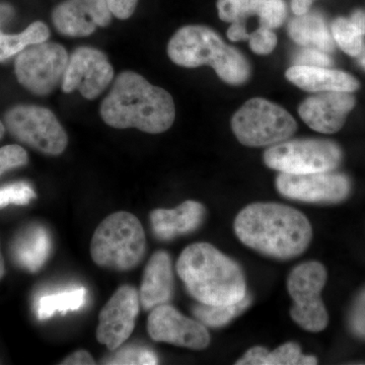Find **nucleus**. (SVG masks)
<instances>
[{
  "mask_svg": "<svg viewBox=\"0 0 365 365\" xmlns=\"http://www.w3.org/2000/svg\"><path fill=\"white\" fill-rule=\"evenodd\" d=\"M235 232L249 248L280 260L304 253L313 237L306 216L276 203H255L242 209L235 218Z\"/></svg>",
  "mask_w": 365,
  "mask_h": 365,
  "instance_id": "1",
  "label": "nucleus"
},
{
  "mask_svg": "<svg viewBox=\"0 0 365 365\" xmlns=\"http://www.w3.org/2000/svg\"><path fill=\"white\" fill-rule=\"evenodd\" d=\"M100 112L105 123L113 128H137L150 134L167 131L176 117L172 96L134 71L118 76Z\"/></svg>",
  "mask_w": 365,
  "mask_h": 365,
  "instance_id": "2",
  "label": "nucleus"
},
{
  "mask_svg": "<svg viewBox=\"0 0 365 365\" xmlns=\"http://www.w3.org/2000/svg\"><path fill=\"white\" fill-rule=\"evenodd\" d=\"M177 271L189 294L199 304L225 306L247 295L241 267L207 242H197L182 252Z\"/></svg>",
  "mask_w": 365,
  "mask_h": 365,
  "instance_id": "3",
  "label": "nucleus"
},
{
  "mask_svg": "<svg viewBox=\"0 0 365 365\" xmlns=\"http://www.w3.org/2000/svg\"><path fill=\"white\" fill-rule=\"evenodd\" d=\"M168 55L177 66H211L218 78L230 85H242L251 76V66L244 55L205 26L180 29L170 40Z\"/></svg>",
  "mask_w": 365,
  "mask_h": 365,
  "instance_id": "4",
  "label": "nucleus"
},
{
  "mask_svg": "<svg viewBox=\"0 0 365 365\" xmlns=\"http://www.w3.org/2000/svg\"><path fill=\"white\" fill-rule=\"evenodd\" d=\"M146 251L145 234L135 215L113 213L96 230L91 242L93 261L103 268L130 271L143 261Z\"/></svg>",
  "mask_w": 365,
  "mask_h": 365,
  "instance_id": "5",
  "label": "nucleus"
},
{
  "mask_svg": "<svg viewBox=\"0 0 365 365\" xmlns=\"http://www.w3.org/2000/svg\"><path fill=\"white\" fill-rule=\"evenodd\" d=\"M240 143L251 148L273 145L287 140L297 131L294 117L280 106L265 98H251L232 119Z\"/></svg>",
  "mask_w": 365,
  "mask_h": 365,
  "instance_id": "6",
  "label": "nucleus"
},
{
  "mask_svg": "<svg viewBox=\"0 0 365 365\" xmlns=\"http://www.w3.org/2000/svg\"><path fill=\"white\" fill-rule=\"evenodd\" d=\"M4 124L14 138L45 155H61L68 144L66 130L47 108L16 106L7 111Z\"/></svg>",
  "mask_w": 365,
  "mask_h": 365,
  "instance_id": "7",
  "label": "nucleus"
},
{
  "mask_svg": "<svg viewBox=\"0 0 365 365\" xmlns=\"http://www.w3.org/2000/svg\"><path fill=\"white\" fill-rule=\"evenodd\" d=\"M342 160L337 144L319 139H302L275 144L266 150L264 162L270 169L287 174L332 172Z\"/></svg>",
  "mask_w": 365,
  "mask_h": 365,
  "instance_id": "8",
  "label": "nucleus"
},
{
  "mask_svg": "<svg viewBox=\"0 0 365 365\" xmlns=\"http://www.w3.org/2000/svg\"><path fill=\"white\" fill-rule=\"evenodd\" d=\"M326 281V269L318 262L297 266L288 277V292L294 300L290 316L309 332H321L328 326V313L321 299Z\"/></svg>",
  "mask_w": 365,
  "mask_h": 365,
  "instance_id": "9",
  "label": "nucleus"
},
{
  "mask_svg": "<svg viewBox=\"0 0 365 365\" xmlns=\"http://www.w3.org/2000/svg\"><path fill=\"white\" fill-rule=\"evenodd\" d=\"M68 60L63 46L45 41L30 46L16 56L14 72L24 88L35 95L45 96L61 85Z\"/></svg>",
  "mask_w": 365,
  "mask_h": 365,
  "instance_id": "10",
  "label": "nucleus"
},
{
  "mask_svg": "<svg viewBox=\"0 0 365 365\" xmlns=\"http://www.w3.org/2000/svg\"><path fill=\"white\" fill-rule=\"evenodd\" d=\"M114 78V69L107 56L91 47H79L69 56L61 88L64 93L78 91L83 98L93 100Z\"/></svg>",
  "mask_w": 365,
  "mask_h": 365,
  "instance_id": "11",
  "label": "nucleus"
},
{
  "mask_svg": "<svg viewBox=\"0 0 365 365\" xmlns=\"http://www.w3.org/2000/svg\"><path fill=\"white\" fill-rule=\"evenodd\" d=\"M281 195L311 203H339L350 194V181L342 174L331 172L312 174L281 173L276 179Z\"/></svg>",
  "mask_w": 365,
  "mask_h": 365,
  "instance_id": "12",
  "label": "nucleus"
},
{
  "mask_svg": "<svg viewBox=\"0 0 365 365\" xmlns=\"http://www.w3.org/2000/svg\"><path fill=\"white\" fill-rule=\"evenodd\" d=\"M139 294L135 288H118L98 316L97 340L111 351L119 349L130 337L138 316Z\"/></svg>",
  "mask_w": 365,
  "mask_h": 365,
  "instance_id": "13",
  "label": "nucleus"
},
{
  "mask_svg": "<svg viewBox=\"0 0 365 365\" xmlns=\"http://www.w3.org/2000/svg\"><path fill=\"white\" fill-rule=\"evenodd\" d=\"M148 330L151 339L193 350H203L210 343L205 326L182 316L174 307H155L148 317Z\"/></svg>",
  "mask_w": 365,
  "mask_h": 365,
  "instance_id": "14",
  "label": "nucleus"
},
{
  "mask_svg": "<svg viewBox=\"0 0 365 365\" xmlns=\"http://www.w3.org/2000/svg\"><path fill=\"white\" fill-rule=\"evenodd\" d=\"M112 16L107 0H66L55 7L52 21L62 35L86 37L97 26L109 25Z\"/></svg>",
  "mask_w": 365,
  "mask_h": 365,
  "instance_id": "15",
  "label": "nucleus"
},
{
  "mask_svg": "<svg viewBox=\"0 0 365 365\" xmlns=\"http://www.w3.org/2000/svg\"><path fill=\"white\" fill-rule=\"evenodd\" d=\"M355 98L344 91H326L307 98L300 104L299 116L314 131L336 133L345 124Z\"/></svg>",
  "mask_w": 365,
  "mask_h": 365,
  "instance_id": "16",
  "label": "nucleus"
},
{
  "mask_svg": "<svg viewBox=\"0 0 365 365\" xmlns=\"http://www.w3.org/2000/svg\"><path fill=\"white\" fill-rule=\"evenodd\" d=\"M174 292V275L169 254L158 251L153 254L144 270L141 283V306L146 311L168 304Z\"/></svg>",
  "mask_w": 365,
  "mask_h": 365,
  "instance_id": "17",
  "label": "nucleus"
},
{
  "mask_svg": "<svg viewBox=\"0 0 365 365\" xmlns=\"http://www.w3.org/2000/svg\"><path fill=\"white\" fill-rule=\"evenodd\" d=\"M205 216V208L196 201H186L175 209H155L151 212L153 232L163 241L177 235L194 232L200 227Z\"/></svg>",
  "mask_w": 365,
  "mask_h": 365,
  "instance_id": "18",
  "label": "nucleus"
},
{
  "mask_svg": "<svg viewBox=\"0 0 365 365\" xmlns=\"http://www.w3.org/2000/svg\"><path fill=\"white\" fill-rule=\"evenodd\" d=\"M287 78L302 90L312 93H352L359 88V81L350 74L327 67L294 66L287 71Z\"/></svg>",
  "mask_w": 365,
  "mask_h": 365,
  "instance_id": "19",
  "label": "nucleus"
},
{
  "mask_svg": "<svg viewBox=\"0 0 365 365\" xmlns=\"http://www.w3.org/2000/svg\"><path fill=\"white\" fill-rule=\"evenodd\" d=\"M13 250L19 265L30 272H37L49 258L51 237L42 225H31L18 235Z\"/></svg>",
  "mask_w": 365,
  "mask_h": 365,
  "instance_id": "20",
  "label": "nucleus"
},
{
  "mask_svg": "<svg viewBox=\"0 0 365 365\" xmlns=\"http://www.w3.org/2000/svg\"><path fill=\"white\" fill-rule=\"evenodd\" d=\"M289 37L295 43L321 51H334V42L323 16L318 13L297 16L288 25Z\"/></svg>",
  "mask_w": 365,
  "mask_h": 365,
  "instance_id": "21",
  "label": "nucleus"
},
{
  "mask_svg": "<svg viewBox=\"0 0 365 365\" xmlns=\"http://www.w3.org/2000/svg\"><path fill=\"white\" fill-rule=\"evenodd\" d=\"M88 292L85 287H74L62 292L44 294L36 304V314L41 321L52 318L56 313L78 311L85 306Z\"/></svg>",
  "mask_w": 365,
  "mask_h": 365,
  "instance_id": "22",
  "label": "nucleus"
},
{
  "mask_svg": "<svg viewBox=\"0 0 365 365\" xmlns=\"http://www.w3.org/2000/svg\"><path fill=\"white\" fill-rule=\"evenodd\" d=\"M49 36V28L43 21H35L23 32L14 35L0 31V62L18 56L30 46L45 42Z\"/></svg>",
  "mask_w": 365,
  "mask_h": 365,
  "instance_id": "23",
  "label": "nucleus"
},
{
  "mask_svg": "<svg viewBox=\"0 0 365 365\" xmlns=\"http://www.w3.org/2000/svg\"><path fill=\"white\" fill-rule=\"evenodd\" d=\"M251 304V297L247 294L241 302L225 306H208L200 304L194 307V314L204 326L220 328L230 323L235 317L241 314Z\"/></svg>",
  "mask_w": 365,
  "mask_h": 365,
  "instance_id": "24",
  "label": "nucleus"
},
{
  "mask_svg": "<svg viewBox=\"0 0 365 365\" xmlns=\"http://www.w3.org/2000/svg\"><path fill=\"white\" fill-rule=\"evenodd\" d=\"M266 0H218V16L227 23H245L249 16H259Z\"/></svg>",
  "mask_w": 365,
  "mask_h": 365,
  "instance_id": "25",
  "label": "nucleus"
},
{
  "mask_svg": "<svg viewBox=\"0 0 365 365\" xmlns=\"http://www.w3.org/2000/svg\"><path fill=\"white\" fill-rule=\"evenodd\" d=\"M334 40L341 49L350 56H359L362 51V35L352 25L350 20L340 18L334 21L332 25Z\"/></svg>",
  "mask_w": 365,
  "mask_h": 365,
  "instance_id": "26",
  "label": "nucleus"
},
{
  "mask_svg": "<svg viewBox=\"0 0 365 365\" xmlns=\"http://www.w3.org/2000/svg\"><path fill=\"white\" fill-rule=\"evenodd\" d=\"M36 198L33 187L26 182H16L0 188V209L14 204L26 205Z\"/></svg>",
  "mask_w": 365,
  "mask_h": 365,
  "instance_id": "27",
  "label": "nucleus"
},
{
  "mask_svg": "<svg viewBox=\"0 0 365 365\" xmlns=\"http://www.w3.org/2000/svg\"><path fill=\"white\" fill-rule=\"evenodd\" d=\"M106 364H158V357L150 350L143 347H126L107 359Z\"/></svg>",
  "mask_w": 365,
  "mask_h": 365,
  "instance_id": "28",
  "label": "nucleus"
},
{
  "mask_svg": "<svg viewBox=\"0 0 365 365\" xmlns=\"http://www.w3.org/2000/svg\"><path fill=\"white\" fill-rule=\"evenodd\" d=\"M287 14V4L283 0H266L259 14L261 26L271 30L279 28L284 23Z\"/></svg>",
  "mask_w": 365,
  "mask_h": 365,
  "instance_id": "29",
  "label": "nucleus"
},
{
  "mask_svg": "<svg viewBox=\"0 0 365 365\" xmlns=\"http://www.w3.org/2000/svg\"><path fill=\"white\" fill-rule=\"evenodd\" d=\"M29 162L28 153L20 145L11 144L0 148V177L7 170L24 167Z\"/></svg>",
  "mask_w": 365,
  "mask_h": 365,
  "instance_id": "30",
  "label": "nucleus"
},
{
  "mask_svg": "<svg viewBox=\"0 0 365 365\" xmlns=\"http://www.w3.org/2000/svg\"><path fill=\"white\" fill-rule=\"evenodd\" d=\"M250 48L259 55L270 54L277 45V37L271 29L260 26L253 34H250Z\"/></svg>",
  "mask_w": 365,
  "mask_h": 365,
  "instance_id": "31",
  "label": "nucleus"
},
{
  "mask_svg": "<svg viewBox=\"0 0 365 365\" xmlns=\"http://www.w3.org/2000/svg\"><path fill=\"white\" fill-rule=\"evenodd\" d=\"M302 356V350L299 345L295 343H287L273 351H269L267 365L299 364Z\"/></svg>",
  "mask_w": 365,
  "mask_h": 365,
  "instance_id": "32",
  "label": "nucleus"
},
{
  "mask_svg": "<svg viewBox=\"0 0 365 365\" xmlns=\"http://www.w3.org/2000/svg\"><path fill=\"white\" fill-rule=\"evenodd\" d=\"M295 66L328 67L332 64V60L326 52L314 48H307L295 54Z\"/></svg>",
  "mask_w": 365,
  "mask_h": 365,
  "instance_id": "33",
  "label": "nucleus"
},
{
  "mask_svg": "<svg viewBox=\"0 0 365 365\" xmlns=\"http://www.w3.org/2000/svg\"><path fill=\"white\" fill-rule=\"evenodd\" d=\"M113 16L120 20H127L135 11L138 0H107Z\"/></svg>",
  "mask_w": 365,
  "mask_h": 365,
  "instance_id": "34",
  "label": "nucleus"
},
{
  "mask_svg": "<svg viewBox=\"0 0 365 365\" xmlns=\"http://www.w3.org/2000/svg\"><path fill=\"white\" fill-rule=\"evenodd\" d=\"M269 351L266 348L253 347L242 357L237 365H267Z\"/></svg>",
  "mask_w": 365,
  "mask_h": 365,
  "instance_id": "35",
  "label": "nucleus"
},
{
  "mask_svg": "<svg viewBox=\"0 0 365 365\" xmlns=\"http://www.w3.org/2000/svg\"><path fill=\"white\" fill-rule=\"evenodd\" d=\"M353 330L365 337V292L357 302L352 314Z\"/></svg>",
  "mask_w": 365,
  "mask_h": 365,
  "instance_id": "36",
  "label": "nucleus"
},
{
  "mask_svg": "<svg viewBox=\"0 0 365 365\" xmlns=\"http://www.w3.org/2000/svg\"><path fill=\"white\" fill-rule=\"evenodd\" d=\"M62 365H93L96 364L95 359L93 356L86 351V350H78L72 353V354L67 356L63 361L61 362Z\"/></svg>",
  "mask_w": 365,
  "mask_h": 365,
  "instance_id": "37",
  "label": "nucleus"
},
{
  "mask_svg": "<svg viewBox=\"0 0 365 365\" xmlns=\"http://www.w3.org/2000/svg\"><path fill=\"white\" fill-rule=\"evenodd\" d=\"M227 37L230 41L249 40L250 34L247 32L246 24L234 23L227 31Z\"/></svg>",
  "mask_w": 365,
  "mask_h": 365,
  "instance_id": "38",
  "label": "nucleus"
},
{
  "mask_svg": "<svg viewBox=\"0 0 365 365\" xmlns=\"http://www.w3.org/2000/svg\"><path fill=\"white\" fill-rule=\"evenodd\" d=\"M314 0H292V11L295 16L309 13Z\"/></svg>",
  "mask_w": 365,
  "mask_h": 365,
  "instance_id": "39",
  "label": "nucleus"
},
{
  "mask_svg": "<svg viewBox=\"0 0 365 365\" xmlns=\"http://www.w3.org/2000/svg\"><path fill=\"white\" fill-rule=\"evenodd\" d=\"M350 21H351L352 25L357 29V31L362 36L365 35V13L362 11H355L354 14H352L351 19H350Z\"/></svg>",
  "mask_w": 365,
  "mask_h": 365,
  "instance_id": "40",
  "label": "nucleus"
},
{
  "mask_svg": "<svg viewBox=\"0 0 365 365\" xmlns=\"http://www.w3.org/2000/svg\"><path fill=\"white\" fill-rule=\"evenodd\" d=\"M13 7L6 4H0V31H1L2 26L6 25V24L9 23V21L13 19Z\"/></svg>",
  "mask_w": 365,
  "mask_h": 365,
  "instance_id": "41",
  "label": "nucleus"
},
{
  "mask_svg": "<svg viewBox=\"0 0 365 365\" xmlns=\"http://www.w3.org/2000/svg\"><path fill=\"white\" fill-rule=\"evenodd\" d=\"M318 364V360L314 356H304L302 355V359L299 360V364L302 365H313Z\"/></svg>",
  "mask_w": 365,
  "mask_h": 365,
  "instance_id": "42",
  "label": "nucleus"
},
{
  "mask_svg": "<svg viewBox=\"0 0 365 365\" xmlns=\"http://www.w3.org/2000/svg\"><path fill=\"white\" fill-rule=\"evenodd\" d=\"M4 272H6V267H4V257H2L1 251H0V280L4 277Z\"/></svg>",
  "mask_w": 365,
  "mask_h": 365,
  "instance_id": "43",
  "label": "nucleus"
},
{
  "mask_svg": "<svg viewBox=\"0 0 365 365\" xmlns=\"http://www.w3.org/2000/svg\"><path fill=\"white\" fill-rule=\"evenodd\" d=\"M4 133H6V126L4 124L0 121V140H1L2 137H4Z\"/></svg>",
  "mask_w": 365,
  "mask_h": 365,
  "instance_id": "44",
  "label": "nucleus"
},
{
  "mask_svg": "<svg viewBox=\"0 0 365 365\" xmlns=\"http://www.w3.org/2000/svg\"><path fill=\"white\" fill-rule=\"evenodd\" d=\"M360 63H361V66L364 67L365 68V49L364 51H361L360 53Z\"/></svg>",
  "mask_w": 365,
  "mask_h": 365,
  "instance_id": "45",
  "label": "nucleus"
}]
</instances>
